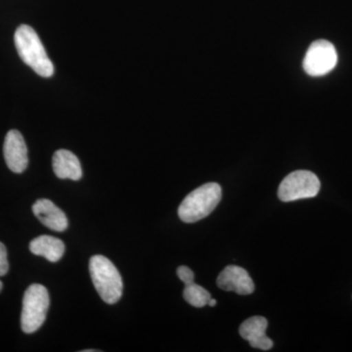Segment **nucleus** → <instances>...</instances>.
Returning a JSON list of instances; mask_svg holds the SVG:
<instances>
[{"instance_id": "obj_16", "label": "nucleus", "mask_w": 352, "mask_h": 352, "mask_svg": "<svg viewBox=\"0 0 352 352\" xmlns=\"http://www.w3.org/2000/svg\"><path fill=\"white\" fill-rule=\"evenodd\" d=\"M217 300H214V298H210V302H208V305L210 307H214L215 305H217Z\"/></svg>"}, {"instance_id": "obj_11", "label": "nucleus", "mask_w": 352, "mask_h": 352, "mask_svg": "<svg viewBox=\"0 0 352 352\" xmlns=\"http://www.w3.org/2000/svg\"><path fill=\"white\" fill-rule=\"evenodd\" d=\"M53 170L58 178L78 182L82 178V170L80 160L68 150H58L52 160Z\"/></svg>"}, {"instance_id": "obj_12", "label": "nucleus", "mask_w": 352, "mask_h": 352, "mask_svg": "<svg viewBox=\"0 0 352 352\" xmlns=\"http://www.w3.org/2000/svg\"><path fill=\"white\" fill-rule=\"evenodd\" d=\"M30 251L36 256H43L50 263H57L63 258V241L50 235L39 236L30 243Z\"/></svg>"}, {"instance_id": "obj_15", "label": "nucleus", "mask_w": 352, "mask_h": 352, "mask_svg": "<svg viewBox=\"0 0 352 352\" xmlns=\"http://www.w3.org/2000/svg\"><path fill=\"white\" fill-rule=\"evenodd\" d=\"M9 264L7 259V250L6 245L0 242V277L8 273Z\"/></svg>"}, {"instance_id": "obj_5", "label": "nucleus", "mask_w": 352, "mask_h": 352, "mask_svg": "<svg viewBox=\"0 0 352 352\" xmlns=\"http://www.w3.org/2000/svg\"><path fill=\"white\" fill-rule=\"evenodd\" d=\"M321 183L316 175L309 170H296L284 178L278 189L282 201L314 198L320 191Z\"/></svg>"}, {"instance_id": "obj_17", "label": "nucleus", "mask_w": 352, "mask_h": 352, "mask_svg": "<svg viewBox=\"0 0 352 352\" xmlns=\"http://www.w3.org/2000/svg\"><path fill=\"white\" fill-rule=\"evenodd\" d=\"M95 351H94V349H90V351H82V352H95Z\"/></svg>"}, {"instance_id": "obj_7", "label": "nucleus", "mask_w": 352, "mask_h": 352, "mask_svg": "<svg viewBox=\"0 0 352 352\" xmlns=\"http://www.w3.org/2000/svg\"><path fill=\"white\" fill-rule=\"evenodd\" d=\"M7 166L15 173H22L29 164L27 145L19 131L12 129L6 134L3 145Z\"/></svg>"}, {"instance_id": "obj_2", "label": "nucleus", "mask_w": 352, "mask_h": 352, "mask_svg": "<svg viewBox=\"0 0 352 352\" xmlns=\"http://www.w3.org/2000/svg\"><path fill=\"white\" fill-rule=\"evenodd\" d=\"M221 187L215 182L206 183L185 197L178 208L179 219L194 223L214 212L221 200Z\"/></svg>"}, {"instance_id": "obj_18", "label": "nucleus", "mask_w": 352, "mask_h": 352, "mask_svg": "<svg viewBox=\"0 0 352 352\" xmlns=\"http://www.w3.org/2000/svg\"><path fill=\"white\" fill-rule=\"evenodd\" d=\"M2 287H3V284H2V282L0 281V292H1Z\"/></svg>"}, {"instance_id": "obj_3", "label": "nucleus", "mask_w": 352, "mask_h": 352, "mask_svg": "<svg viewBox=\"0 0 352 352\" xmlns=\"http://www.w3.org/2000/svg\"><path fill=\"white\" fill-rule=\"evenodd\" d=\"M89 272L97 293L109 305H115L122 296L124 283L119 270L106 256H92L89 261Z\"/></svg>"}, {"instance_id": "obj_6", "label": "nucleus", "mask_w": 352, "mask_h": 352, "mask_svg": "<svg viewBox=\"0 0 352 352\" xmlns=\"http://www.w3.org/2000/svg\"><path fill=\"white\" fill-rule=\"evenodd\" d=\"M337 63L338 53L335 46L330 41L319 39L308 48L303 59V69L307 75L321 76L330 73Z\"/></svg>"}, {"instance_id": "obj_13", "label": "nucleus", "mask_w": 352, "mask_h": 352, "mask_svg": "<svg viewBox=\"0 0 352 352\" xmlns=\"http://www.w3.org/2000/svg\"><path fill=\"white\" fill-rule=\"evenodd\" d=\"M183 296L189 305L195 307H204L208 305L212 296L207 289L195 283L185 285Z\"/></svg>"}, {"instance_id": "obj_14", "label": "nucleus", "mask_w": 352, "mask_h": 352, "mask_svg": "<svg viewBox=\"0 0 352 352\" xmlns=\"http://www.w3.org/2000/svg\"><path fill=\"white\" fill-rule=\"evenodd\" d=\"M177 276L185 285L193 283L195 279V274L193 271L190 270L187 266H179L177 268Z\"/></svg>"}, {"instance_id": "obj_10", "label": "nucleus", "mask_w": 352, "mask_h": 352, "mask_svg": "<svg viewBox=\"0 0 352 352\" xmlns=\"http://www.w3.org/2000/svg\"><path fill=\"white\" fill-rule=\"evenodd\" d=\"M32 212L44 226L51 230L63 232L68 228V219L63 210L48 199L36 201L32 206Z\"/></svg>"}, {"instance_id": "obj_9", "label": "nucleus", "mask_w": 352, "mask_h": 352, "mask_svg": "<svg viewBox=\"0 0 352 352\" xmlns=\"http://www.w3.org/2000/svg\"><path fill=\"white\" fill-rule=\"evenodd\" d=\"M268 322L263 316H252L241 324L239 333L243 339L248 340L254 349L270 351L273 340L266 335Z\"/></svg>"}, {"instance_id": "obj_4", "label": "nucleus", "mask_w": 352, "mask_h": 352, "mask_svg": "<svg viewBox=\"0 0 352 352\" xmlns=\"http://www.w3.org/2000/svg\"><path fill=\"white\" fill-rule=\"evenodd\" d=\"M50 294L41 284H32L23 298L21 328L25 333L36 332L43 326L50 308Z\"/></svg>"}, {"instance_id": "obj_1", "label": "nucleus", "mask_w": 352, "mask_h": 352, "mask_svg": "<svg viewBox=\"0 0 352 352\" xmlns=\"http://www.w3.org/2000/svg\"><path fill=\"white\" fill-rule=\"evenodd\" d=\"M14 41L21 59L38 76L50 78L54 74L52 61L48 57L38 34L32 27L21 25L15 32Z\"/></svg>"}, {"instance_id": "obj_8", "label": "nucleus", "mask_w": 352, "mask_h": 352, "mask_svg": "<svg viewBox=\"0 0 352 352\" xmlns=\"http://www.w3.org/2000/svg\"><path fill=\"white\" fill-rule=\"evenodd\" d=\"M219 288L227 292H235L238 295H251L254 292V283L248 271L237 265H228L217 277Z\"/></svg>"}]
</instances>
